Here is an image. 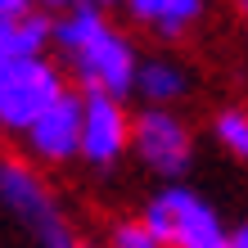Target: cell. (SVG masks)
<instances>
[{
	"label": "cell",
	"mask_w": 248,
	"mask_h": 248,
	"mask_svg": "<svg viewBox=\"0 0 248 248\" xmlns=\"http://www.w3.org/2000/svg\"><path fill=\"white\" fill-rule=\"evenodd\" d=\"M54 41L72 54L77 77L86 81V91L113 95V99H122L126 91H136L140 59H136V50H131L118 32H108V23H104V14H99L95 0L72 5L63 18L54 23Z\"/></svg>",
	"instance_id": "1"
},
{
	"label": "cell",
	"mask_w": 248,
	"mask_h": 248,
	"mask_svg": "<svg viewBox=\"0 0 248 248\" xmlns=\"http://www.w3.org/2000/svg\"><path fill=\"white\" fill-rule=\"evenodd\" d=\"M63 95V81L46 59H5L0 63V122L27 131L54 99Z\"/></svg>",
	"instance_id": "2"
},
{
	"label": "cell",
	"mask_w": 248,
	"mask_h": 248,
	"mask_svg": "<svg viewBox=\"0 0 248 248\" xmlns=\"http://www.w3.org/2000/svg\"><path fill=\"white\" fill-rule=\"evenodd\" d=\"M0 203H5L46 248H68L72 244L63 221H59V212H54V199L46 194V185H41L32 171H23L18 163H0Z\"/></svg>",
	"instance_id": "3"
},
{
	"label": "cell",
	"mask_w": 248,
	"mask_h": 248,
	"mask_svg": "<svg viewBox=\"0 0 248 248\" xmlns=\"http://www.w3.org/2000/svg\"><path fill=\"white\" fill-rule=\"evenodd\" d=\"M131 140H136V154L144 158V167L163 171V176H181L189 167V131L167 108H144L136 118Z\"/></svg>",
	"instance_id": "4"
},
{
	"label": "cell",
	"mask_w": 248,
	"mask_h": 248,
	"mask_svg": "<svg viewBox=\"0 0 248 248\" xmlns=\"http://www.w3.org/2000/svg\"><path fill=\"white\" fill-rule=\"evenodd\" d=\"M126 140H131V126H126L122 104L113 95L86 91L81 95V158L95 163V167H108L122 154Z\"/></svg>",
	"instance_id": "5"
},
{
	"label": "cell",
	"mask_w": 248,
	"mask_h": 248,
	"mask_svg": "<svg viewBox=\"0 0 248 248\" xmlns=\"http://www.w3.org/2000/svg\"><path fill=\"white\" fill-rule=\"evenodd\" d=\"M171 212V248H226V230L217 221V212L203 203L194 189H163L158 194Z\"/></svg>",
	"instance_id": "6"
},
{
	"label": "cell",
	"mask_w": 248,
	"mask_h": 248,
	"mask_svg": "<svg viewBox=\"0 0 248 248\" xmlns=\"http://www.w3.org/2000/svg\"><path fill=\"white\" fill-rule=\"evenodd\" d=\"M27 144H32L41 158H50V163H63V158L81 154V99L63 91L32 126H27Z\"/></svg>",
	"instance_id": "7"
},
{
	"label": "cell",
	"mask_w": 248,
	"mask_h": 248,
	"mask_svg": "<svg viewBox=\"0 0 248 248\" xmlns=\"http://www.w3.org/2000/svg\"><path fill=\"white\" fill-rule=\"evenodd\" d=\"M126 5H131V14H136L140 23H154L158 32L176 36V32H185V27L199 18L203 0H126Z\"/></svg>",
	"instance_id": "8"
},
{
	"label": "cell",
	"mask_w": 248,
	"mask_h": 248,
	"mask_svg": "<svg viewBox=\"0 0 248 248\" xmlns=\"http://www.w3.org/2000/svg\"><path fill=\"white\" fill-rule=\"evenodd\" d=\"M136 91L154 104H167V99H181L185 95V72L171 63V59H144L136 72Z\"/></svg>",
	"instance_id": "9"
},
{
	"label": "cell",
	"mask_w": 248,
	"mask_h": 248,
	"mask_svg": "<svg viewBox=\"0 0 248 248\" xmlns=\"http://www.w3.org/2000/svg\"><path fill=\"white\" fill-rule=\"evenodd\" d=\"M217 136H221V144H226L230 154L248 158V113H239V108H226L221 118H217Z\"/></svg>",
	"instance_id": "10"
},
{
	"label": "cell",
	"mask_w": 248,
	"mask_h": 248,
	"mask_svg": "<svg viewBox=\"0 0 248 248\" xmlns=\"http://www.w3.org/2000/svg\"><path fill=\"white\" fill-rule=\"evenodd\" d=\"M113 244H118V248H158V239L144 230V221H126V226H118V230H113Z\"/></svg>",
	"instance_id": "11"
},
{
	"label": "cell",
	"mask_w": 248,
	"mask_h": 248,
	"mask_svg": "<svg viewBox=\"0 0 248 248\" xmlns=\"http://www.w3.org/2000/svg\"><path fill=\"white\" fill-rule=\"evenodd\" d=\"M27 5H32V0H0V23L23 18V14H27Z\"/></svg>",
	"instance_id": "12"
},
{
	"label": "cell",
	"mask_w": 248,
	"mask_h": 248,
	"mask_svg": "<svg viewBox=\"0 0 248 248\" xmlns=\"http://www.w3.org/2000/svg\"><path fill=\"white\" fill-rule=\"evenodd\" d=\"M226 248H248V226H239V230H235V235H230V239H226Z\"/></svg>",
	"instance_id": "13"
},
{
	"label": "cell",
	"mask_w": 248,
	"mask_h": 248,
	"mask_svg": "<svg viewBox=\"0 0 248 248\" xmlns=\"http://www.w3.org/2000/svg\"><path fill=\"white\" fill-rule=\"evenodd\" d=\"M46 5H68V0H46Z\"/></svg>",
	"instance_id": "14"
},
{
	"label": "cell",
	"mask_w": 248,
	"mask_h": 248,
	"mask_svg": "<svg viewBox=\"0 0 248 248\" xmlns=\"http://www.w3.org/2000/svg\"><path fill=\"white\" fill-rule=\"evenodd\" d=\"M68 248H77V244H68Z\"/></svg>",
	"instance_id": "15"
}]
</instances>
